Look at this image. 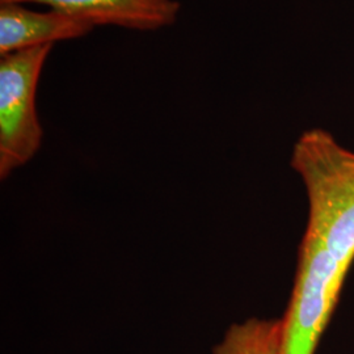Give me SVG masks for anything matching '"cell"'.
Instances as JSON below:
<instances>
[{
	"mask_svg": "<svg viewBox=\"0 0 354 354\" xmlns=\"http://www.w3.org/2000/svg\"><path fill=\"white\" fill-rule=\"evenodd\" d=\"M348 269L304 234L290 301L281 317L279 354H315L339 304Z\"/></svg>",
	"mask_w": 354,
	"mask_h": 354,
	"instance_id": "7a4b0ae2",
	"label": "cell"
},
{
	"mask_svg": "<svg viewBox=\"0 0 354 354\" xmlns=\"http://www.w3.org/2000/svg\"><path fill=\"white\" fill-rule=\"evenodd\" d=\"M290 165L307 196L304 234L349 270L354 263V151L314 127L294 143Z\"/></svg>",
	"mask_w": 354,
	"mask_h": 354,
	"instance_id": "6da1fadb",
	"label": "cell"
},
{
	"mask_svg": "<svg viewBox=\"0 0 354 354\" xmlns=\"http://www.w3.org/2000/svg\"><path fill=\"white\" fill-rule=\"evenodd\" d=\"M96 26L75 16L28 4H0V55L84 37Z\"/></svg>",
	"mask_w": 354,
	"mask_h": 354,
	"instance_id": "5b68a950",
	"label": "cell"
},
{
	"mask_svg": "<svg viewBox=\"0 0 354 354\" xmlns=\"http://www.w3.org/2000/svg\"><path fill=\"white\" fill-rule=\"evenodd\" d=\"M281 317H250L228 327L213 354H279Z\"/></svg>",
	"mask_w": 354,
	"mask_h": 354,
	"instance_id": "8992f818",
	"label": "cell"
},
{
	"mask_svg": "<svg viewBox=\"0 0 354 354\" xmlns=\"http://www.w3.org/2000/svg\"><path fill=\"white\" fill-rule=\"evenodd\" d=\"M54 45L16 51L0 59V178L37 153L44 130L37 113V89Z\"/></svg>",
	"mask_w": 354,
	"mask_h": 354,
	"instance_id": "3957f363",
	"label": "cell"
},
{
	"mask_svg": "<svg viewBox=\"0 0 354 354\" xmlns=\"http://www.w3.org/2000/svg\"><path fill=\"white\" fill-rule=\"evenodd\" d=\"M3 3L42 6L95 26H118L138 32L174 26L181 8L178 0H0Z\"/></svg>",
	"mask_w": 354,
	"mask_h": 354,
	"instance_id": "277c9868",
	"label": "cell"
}]
</instances>
